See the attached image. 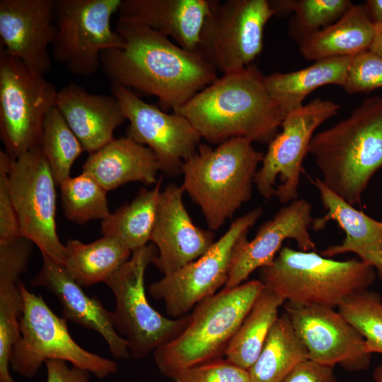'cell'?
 Listing matches in <instances>:
<instances>
[{
    "label": "cell",
    "instance_id": "603a6c76",
    "mask_svg": "<svg viewBox=\"0 0 382 382\" xmlns=\"http://www.w3.org/2000/svg\"><path fill=\"white\" fill-rule=\"evenodd\" d=\"M210 0H122L119 18L144 25L197 51Z\"/></svg>",
    "mask_w": 382,
    "mask_h": 382
},
{
    "label": "cell",
    "instance_id": "cb8c5ba5",
    "mask_svg": "<svg viewBox=\"0 0 382 382\" xmlns=\"http://www.w3.org/2000/svg\"><path fill=\"white\" fill-rule=\"evenodd\" d=\"M158 171L161 166L151 149L127 137L114 139L89 154L82 167V172L108 192L129 182L156 184Z\"/></svg>",
    "mask_w": 382,
    "mask_h": 382
},
{
    "label": "cell",
    "instance_id": "7402d4cb",
    "mask_svg": "<svg viewBox=\"0 0 382 382\" xmlns=\"http://www.w3.org/2000/svg\"><path fill=\"white\" fill-rule=\"evenodd\" d=\"M325 214L313 219L314 231L323 228L328 222L335 221L345 237L340 244L330 245L321 252L326 257L346 253L357 254L361 261L377 271L382 279V225L333 193L317 178L313 181Z\"/></svg>",
    "mask_w": 382,
    "mask_h": 382
},
{
    "label": "cell",
    "instance_id": "8992f818",
    "mask_svg": "<svg viewBox=\"0 0 382 382\" xmlns=\"http://www.w3.org/2000/svg\"><path fill=\"white\" fill-rule=\"evenodd\" d=\"M260 270L265 287L298 306L338 308L368 289L376 277L375 270L361 260H335L289 247L282 248L272 263Z\"/></svg>",
    "mask_w": 382,
    "mask_h": 382
},
{
    "label": "cell",
    "instance_id": "4dcf8cb0",
    "mask_svg": "<svg viewBox=\"0 0 382 382\" xmlns=\"http://www.w3.org/2000/svg\"><path fill=\"white\" fill-rule=\"evenodd\" d=\"M284 301L265 286L231 340L225 352L226 359L248 370L258 357Z\"/></svg>",
    "mask_w": 382,
    "mask_h": 382
},
{
    "label": "cell",
    "instance_id": "1f68e13d",
    "mask_svg": "<svg viewBox=\"0 0 382 382\" xmlns=\"http://www.w3.org/2000/svg\"><path fill=\"white\" fill-rule=\"evenodd\" d=\"M40 146L59 186L71 177L74 161L84 151L80 141L56 106L45 118Z\"/></svg>",
    "mask_w": 382,
    "mask_h": 382
},
{
    "label": "cell",
    "instance_id": "4fadbf2b",
    "mask_svg": "<svg viewBox=\"0 0 382 382\" xmlns=\"http://www.w3.org/2000/svg\"><path fill=\"white\" fill-rule=\"evenodd\" d=\"M262 213L257 207L237 218L204 255L152 283L149 294L163 301L169 316L175 318L185 316L225 286L238 246Z\"/></svg>",
    "mask_w": 382,
    "mask_h": 382
},
{
    "label": "cell",
    "instance_id": "8d00e7d4",
    "mask_svg": "<svg viewBox=\"0 0 382 382\" xmlns=\"http://www.w3.org/2000/svg\"><path fill=\"white\" fill-rule=\"evenodd\" d=\"M175 382H250L248 370L227 359H216L185 369L173 378Z\"/></svg>",
    "mask_w": 382,
    "mask_h": 382
},
{
    "label": "cell",
    "instance_id": "7c38bea8",
    "mask_svg": "<svg viewBox=\"0 0 382 382\" xmlns=\"http://www.w3.org/2000/svg\"><path fill=\"white\" fill-rule=\"evenodd\" d=\"M340 108V105L332 100L316 98L286 114L281 125L282 130L268 144L255 176L254 184L262 197L269 199L275 195L283 204L298 199L302 163L313 134Z\"/></svg>",
    "mask_w": 382,
    "mask_h": 382
},
{
    "label": "cell",
    "instance_id": "ee69618b",
    "mask_svg": "<svg viewBox=\"0 0 382 382\" xmlns=\"http://www.w3.org/2000/svg\"><path fill=\"white\" fill-rule=\"evenodd\" d=\"M381 225H382V221H381Z\"/></svg>",
    "mask_w": 382,
    "mask_h": 382
},
{
    "label": "cell",
    "instance_id": "e0dca14e",
    "mask_svg": "<svg viewBox=\"0 0 382 382\" xmlns=\"http://www.w3.org/2000/svg\"><path fill=\"white\" fill-rule=\"evenodd\" d=\"M311 212L312 206L307 200L296 199L264 222L252 240L245 238L236 250L223 289L243 284L253 271L270 265L286 239L294 240L301 250H316L309 233L313 221Z\"/></svg>",
    "mask_w": 382,
    "mask_h": 382
},
{
    "label": "cell",
    "instance_id": "f35d334b",
    "mask_svg": "<svg viewBox=\"0 0 382 382\" xmlns=\"http://www.w3.org/2000/svg\"><path fill=\"white\" fill-rule=\"evenodd\" d=\"M282 382H337L333 367L307 359L300 363Z\"/></svg>",
    "mask_w": 382,
    "mask_h": 382
},
{
    "label": "cell",
    "instance_id": "74e56055",
    "mask_svg": "<svg viewBox=\"0 0 382 382\" xmlns=\"http://www.w3.org/2000/svg\"><path fill=\"white\" fill-rule=\"evenodd\" d=\"M12 160L5 151H0V243L21 236L8 185Z\"/></svg>",
    "mask_w": 382,
    "mask_h": 382
},
{
    "label": "cell",
    "instance_id": "6da1fadb",
    "mask_svg": "<svg viewBox=\"0 0 382 382\" xmlns=\"http://www.w3.org/2000/svg\"><path fill=\"white\" fill-rule=\"evenodd\" d=\"M116 31L124 47L100 54L111 85L154 96L174 111L218 79L198 51L187 50L144 25L118 18Z\"/></svg>",
    "mask_w": 382,
    "mask_h": 382
},
{
    "label": "cell",
    "instance_id": "5b68a950",
    "mask_svg": "<svg viewBox=\"0 0 382 382\" xmlns=\"http://www.w3.org/2000/svg\"><path fill=\"white\" fill-rule=\"evenodd\" d=\"M265 286L261 280H251L230 289H222L198 303L183 331L153 352L159 371L173 378L185 369L225 355Z\"/></svg>",
    "mask_w": 382,
    "mask_h": 382
},
{
    "label": "cell",
    "instance_id": "60d3db41",
    "mask_svg": "<svg viewBox=\"0 0 382 382\" xmlns=\"http://www.w3.org/2000/svg\"><path fill=\"white\" fill-rule=\"evenodd\" d=\"M364 6L372 23L375 25H381L382 0H368Z\"/></svg>",
    "mask_w": 382,
    "mask_h": 382
},
{
    "label": "cell",
    "instance_id": "52a82bcc",
    "mask_svg": "<svg viewBox=\"0 0 382 382\" xmlns=\"http://www.w3.org/2000/svg\"><path fill=\"white\" fill-rule=\"evenodd\" d=\"M24 308L20 319V337L13 346L10 366L18 375L33 378L50 359L69 361L103 379L117 373L113 360L82 348L71 336L67 320L57 316L40 295L21 282Z\"/></svg>",
    "mask_w": 382,
    "mask_h": 382
},
{
    "label": "cell",
    "instance_id": "44dd1931",
    "mask_svg": "<svg viewBox=\"0 0 382 382\" xmlns=\"http://www.w3.org/2000/svg\"><path fill=\"white\" fill-rule=\"evenodd\" d=\"M55 106L89 154L112 141L114 131L126 120L113 95L91 93L74 82L58 91Z\"/></svg>",
    "mask_w": 382,
    "mask_h": 382
},
{
    "label": "cell",
    "instance_id": "484cf974",
    "mask_svg": "<svg viewBox=\"0 0 382 382\" xmlns=\"http://www.w3.org/2000/svg\"><path fill=\"white\" fill-rule=\"evenodd\" d=\"M29 260L28 255L19 248H8L0 253V382H15L9 372L10 359L20 337L24 308L20 277Z\"/></svg>",
    "mask_w": 382,
    "mask_h": 382
},
{
    "label": "cell",
    "instance_id": "f6af8a7d",
    "mask_svg": "<svg viewBox=\"0 0 382 382\" xmlns=\"http://www.w3.org/2000/svg\"><path fill=\"white\" fill-rule=\"evenodd\" d=\"M381 198H382V195H381Z\"/></svg>",
    "mask_w": 382,
    "mask_h": 382
},
{
    "label": "cell",
    "instance_id": "d6a6232c",
    "mask_svg": "<svg viewBox=\"0 0 382 382\" xmlns=\"http://www.w3.org/2000/svg\"><path fill=\"white\" fill-rule=\"evenodd\" d=\"M59 187L64 214L69 221L84 224L103 221L110 214L108 191L90 174L82 172L69 177Z\"/></svg>",
    "mask_w": 382,
    "mask_h": 382
},
{
    "label": "cell",
    "instance_id": "d4e9b609",
    "mask_svg": "<svg viewBox=\"0 0 382 382\" xmlns=\"http://www.w3.org/2000/svg\"><path fill=\"white\" fill-rule=\"evenodd\" d=\"M375 33L376 25L364 5L353 4L337 21L303 39L300 52L311 61L352 57L369 50Z\"/></svg>",
    "mask_w": 382,
    "mask_h": 382
},
{
    "label": "cell",
    "instance_id": "ab89813d",
    "mask_svg": "<svg viewBox=\"0 0 382 382\" xmlns=\"http://www.w3.org/2000/svg\"><path fill=\"white\" fill-rule=\"evenodd\" d=\"M46 382H89L91 373L85 369L72 366L66 361L50 359L45 361Z\"/></svg>",
    "mask_w": 382,
    "mask_h": 382
},
{
    "label": "cell",
    "instance_id": "836d02e7",
    "mask_svg": "<svg viewBox=\"0 0 382 382\" xmlns=\"http://www.w3.org/2000/svg\"><path fill=\"white\" fill-rule=\"evenodd\" d=\"M275 15L284 11H294L293 35L302 41L337 21L353 5L349 0H275L270 1Z\"/></svg>",
    "mask_w": 382,
    "mask_h": 382
},
{
    "label": "cell",
    "instance_id": "2e32d148",
    "mask_svg": "<svg viewBox=\"0 0 382 382\" xmlns=\"http://www.w3.org/2000/svg\"><path fill=\"white\" fill-rule=\"evenodd\" d=\"M285 313L308 352V359L349 371H361L370 364L371 354L360 332L334 308L286 303Z\"/></svg>",
    "mask_w": 382,
    "mask_h": 382
},
{
    "label": "cell",
    "instance_id": "b9f144b4",
    "mask_svg": "<svg viewBox=\"0 0 382 382\" xmlns=\"http://www.w3.org/2000/svg\"><path fill=\"white\" fill-rule=\"evenodd\" d=\"M369 50L382 57V25H376V33Z\"/></svg>",
    "mask_w": 382,
    "mask_h": 382
},
{
    "label": "cell",
    "instance_id": "7a4b0ae2",
    "mask_svg": "<svg viewBox=\"0 0 382 382\" xmlns=\"http://www.w3.org/2000/svg\"><path fill=\"white\" fill-rule=\"evenodd\" d=\"M265 78L253 64L224 74L173 112L210 144L234 137L269 144L286 113L270 95Z\"/></svg>",
    "mask_w": 382,
    "mask_h": 382
},
{
    "label": "cell",
    "instance_id": "ac0fdd59",
    "mask_svg": "<svg viewBox=\"0 0 382 382\" xmlns=\"http://www.w3.org/2000/svg\"><path fill=\"white\" fill-rule=\"evenodd\" d=\"M184 190L175 183L161 191L150 241L157 255L153 264L167 275L204 255L214 244V233L196 226L183 202Z\"/></svg>",
    "mask_w": 382,
    "mask_h": 382
},
{
    "label": "cell",
    "instance_id": "e575fe53",
    "mask_svg": "<svg viewBox=\"0 0 382 382\" xmlns=\"http://www.w3.org/2000/svg\"><path fill=\"white\" fill-rule=\"evenodd\" d=\"M339 311L363 336L368 351L382 354V298L368 289L354 294Z\"/></svg>",
    "mask_w": 382,
    "mask_h": 382
},
{
    "label": "cell",
    "instance_id": "83f0119b",
    "mask_svg": "<svg viewBox=\"0 0 382 382\" xmlns=\"http://www.w3.org/2000/svg\"><path fill=\"white\" fill-rule=\"evenodd\" d=\"M65 246L63 266L82 287L105 282L132 255L130 250L108 236L88 243L69 239Z\"/></svg>",
    "mask_w": 382,
    "mask_h": 382
},
{
    "label": "cell",
    "instance_id": "4316f807",
    "mask_svg": "<svg viewBox=\"0 0 382 382\" xmlns=\"http://www.w3.org/2000/svg\"><path fill=\"white\" fill-rule=\"evenodd\" d=\"M351 57H334L315 61L302 69L265 76L271 97L286 114L303 105L306 97L316 88L328 84L343 86Z\"/></svg>",
    "mask_w": 382,
    "mask_h": 382
},
{
    "label": "cell",
    "instance_id": "d590c367",
    "mask_svg": "<svg viewBox=\"0 0 382 382\" xmlns=\"http://www.w3.org/2000/svg\"><path fill=\"white\" fill-rule=\"evenodd\" d=\"M342 88L348 93L382 88V57L370 50L351 57Z\"/></svg>",
    "mask_w": 382,
    "mask_h": 382
},
{
    "label": "cell",
    "instance_id": "277c9868",
    "mask_svg": "<svg viewBox=\"0 0 382 382\" xmlns=\"http://www.w3.org/2000/svg\"><path fill=\"white\" fill-rule=\"evenodd\" d=\"M234 137L212 148L200 144L182 167V188L201 209L209 230L219 229L252 197L264 154Z\"/></svg>",
    "mask_w": 382,
    "mask_h": 382
},
{
    "label": "cell",
    "instance_id": "5bb4252c",
    "mask_svg": "<svg viewBox=\"0 0 382 382\" xmlns=\"http://www.w3.org/2000/svg\"><path fill=\"white\" fill-rule=\"evenodd\" d=\"M8 185L21 236L64 265L66 246L56 226L57 184L40 145L12 160Z\"/></svg>",
    "mask_w": 382,
    "mask_h": 382
},
{
    "label": "cell",
    "instance_id": "30bf717a",
    "mask_svg": "<svg viewBox=\"0 0 382 382\" xmlns=\"http://www.w3.org/2000/svg\"><path fill=\"white\" fill-rule=\"evenodd\" d=\"M122 0H55L57 34L52 57L73 74L87 76L101 67L100 54L124 47L110 21Z\"/></svg>",
    "mask_w": 382,
    "mask_h": 382
},
{
    "label": "cell",
    "instance_id": "9a60e30c",
    "mask_svg": "<svg viewBox=\"0 0 382 382\" xmlns=\"http://www.w3.org/2000/svg\"><path fill=\"white\" fill-rule=\"evenodd\" d=\"M110 91L129 122L126 137L151 149L161 171L170 176L182 173L184 161L197 151L202 139L189 120L146 103L129 88L111 85Z\"/></svg>",
    "mask_w": 382,
    "mask_h": 382
},
{
    "label": "cell",
    "instance_id": "ffe728a7",
    "mask_svg": "<svg viewBox=\"0 0 382 382\" xmlns=\"http://www.w3.org/2000/svg\"><path fill=\"white\" fill-rule=\"evenodd\" d=\"M42 258L41 269L30 284L54 295L62 305L64 318L100 334L115 358H129L128 342L115 329L112 313L98 299L88 296L63 265L46 255L42 254Z\"/></svg>",
    "mask_w": 382,
    "mask_h": 382
},
{
    "label": "cell",
    "instance_id": "f1b7e54d",
    "mask_svg": "<svg viewBox=\"0 0 382 382\" xmlns=\"http://www.w3.org/2000/svg\"><path fill=\"white\" fill-rule=\"evenodd\" d=\"M307 359L306 349L284 313L272 327L258 357L248 370L250 382H282Z\"/></svg>",
    "mask_w": 382,
    "mask_h": 382
},
{
    "label": "cell",
    "instance_id": "8fae6325",
    "mask_svg": "<svg viewBox=\"0 0 382 382\" xmlns=\"http://www.w3.org/2000/svg\"><path fill=\"white\" fill-rule=\"evenodd\" d=\"M275 14L267 0H210L197 51L223 74L252 64Z\"/></svg>",
    "mask_w": 382,
    "mask_h": 382
},
{
    "label": "cell",
    "instance_id": "ba28073f",
    "mask_svg": "<svg viewBox=\"0 0 382 382\" xmlns=\"http://www.w3.org/2000/svg\"><path fill=\"white\" fill-rule=\"evenodd\" d=\"M156 255L152 243L133 250L129 259L105 282L115 300L112 312L115 329L128 342L130 356L137 359L175 338L189 322V315L175 319L163 316L148 301L145 272Z\"/></svg>",
    "mask_w": 382,
    "mask_h": 382
},
{
    "label": "cell",
    "instance_id": "7bdbcfd3",
    "mask_svg": "<svg viewBox=\"0 0 382 382\" xmlns=\"http://www.w3.org/2000/svg\"><path fill=\"white\" fill-rule=\"evenodd\" d=\"M373 378L375 382H382V364L375 369Z\"/></svg>",
    "mask_w": 382,
    "mask_h": 382
},
{
    "label": "cell",
    "instance_id": "f546056e",
    "mask_svg": "<svg viewBox=\"0 0 382 382\" xmlns=\"http://www.w3.org/2000/svg\"><path fill=\"white\" fill-rule=\"evenodd\" d=\"M162 180L160 177L151 190L141 187L131 202L103 220V236L115 238L132 252L146 245L155 224Z\"/></svg>",
    "mask_w": 382,
    "mask_h": 382
},
{
    "label": "cell",
    "instance_id": "9c48e42d",
    "mask_svg": "<svg viewBox=\"0 0 382 382\" xmlns=\"http://www.w3.org/2000/svg\"><path fill=\"white\" fill-rule=\"evenodd\" d=\"M58 91L21 60L0 54V135L12 159L40 145L43 122Z\"/></svg>",
    "mask_w": 382,
    "mask_h": 382
},
{
    "label": "cell",
    "instance_id": "d6986e66",
    "mask_svg": "<svg viewBox=\"0 0 382 382\" xmlns=\"http://www.w3.org/2000/svg\"><path fill=\"white\" fill-rule=\"evenodd\" d=\"M55 0H1L2 48L30 69L45 76L52 68L48 47L53 43Z\"/></svg>",
    "mask_w": 382,
    "mask_h": 382
},
{
    "label": "cell",
    "instance_id": "3957f363",
    "mask_svg": "<svg viewBox=\"0 0 382 382\" xmlns=\"http://www.w3.org/2000/svg\"><path fill=\"white\" fill-rule=\"evenodd\" d=\"M308 153L324 185L350 205L359 204L382 168V96L366 99L348 117L315 134Z\"/></svg>",
    "mask_w": 382,
    "mask_h": 382
}]
</instances>
